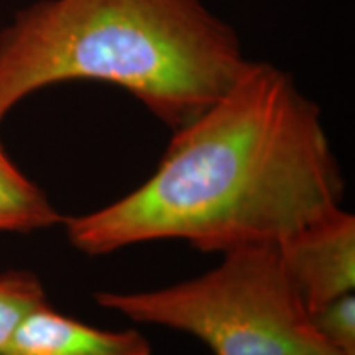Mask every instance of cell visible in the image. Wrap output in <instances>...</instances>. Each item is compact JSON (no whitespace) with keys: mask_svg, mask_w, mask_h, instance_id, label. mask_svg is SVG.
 Masks as SVG:
<instances>
[{"mask_svg":"<svg viewBox=\"0 0 355 355\" xmlns=\"http://www.w3.org/2000/svg\"><path fill=\"white\" fill-rule=\"evenodd\" d=\"M202 277L155 291L96 293L137 322L198 337L214 355H340L319 334L277 245L227 252Z\"/></svg>","mask_w":355,"mask_h":355,"instance_id":"obj_3","label":"cell"},{"mask_svg":"<svg viewBox=\"0 0 355 355\" xmlns=\"http://www.w3.org/2000/svg\"><path fill=\"white\" fill-rule=\"evenodd\" d=\"M319 334L340 355H355V298L354 293L339 296L309 313Z\"/></svg>","mask_w":355,"mask_h":355,"instance_id":"obj_8","label":"cell"},{"mask_svg":"<svg viewBox=\"0 0 355 355\" xmlns=\"http://www.w3.org/2000/svg\"><path fill=\"white\" fill-rule=\"evenodd\" d=\"M63 220L46 194L13 165L0 145V232H32Z\"/></svg>","mask_w":355,"mask_h":355,"instance_id":"obj_6","label":"cell"},{"mask_svg":"<svg viewBox=\"0 0 355 355\" xmlns=\"http://www.w3.org/2000/svg\"><path fill=\"white\" fill-rule=\"evenodd\" d=\"M247 63L234 26L204 0H38L0 30V123L40 89L99 81L176 130Z\"/></svg>","mask_w":355,"mask_h":355,"instance_id":"obj_2","label":"cell"},{"mask_svg":"<svg viewBox=\"0 0 355 355\" xmlns=\"http://www.w3.org/2000/svg\"><path fill=\"white\" fill-rule=\"evenodd\" d=\"M278 254L308 311L355 286V217L337 207L278 243Z\"/></svg>","mask_w":355,"mask_h":355,"instance_id":"obj_4","label":"cell"},{"mask_svg":"<svg viewBox=\"0 0 355 355\" xmlns=\"http://www.w3.org/2000/svg\"><path fill=\"white\" fill-rule=\"evenodd\" d=\"M43 303H46V295L33 273H0V355L6 354L13 332L26 314Z\"/></svg>","mask_w":355,"mask_h":355,"instance_id":"obj_7","label":"cell"},{"mask_svg":"<svg viewBox=\"0 0 355 355\" xmlns=\"http://www.w3.org/2000/svg\"><path fill=\"white\" fill-rule=\"evenodd\" d=\"M3 355H152V345L139 331L97 329L43 303L26 314Z\"/></svg>","mask_w":355,"mask_h":355,"instance_id":"obj_5","label":"cell"},{"mask_svg":"<svg viewBox=\"0 0 355 355\" xmlns=\"http://www.w3.org/2000/svg\"><path fill=\"white\" fill-rule=\"evenodd\" d=\"M343 194L321 110L286 71L248 61L209 107L176 128L144 184L63 222L86 255L168 239L224 255L278 245L340 207Z\"/></svg>","mask_w":355,"mask_h":355,"instance_id":"obj_1","label":"cell"}]
</instances>
